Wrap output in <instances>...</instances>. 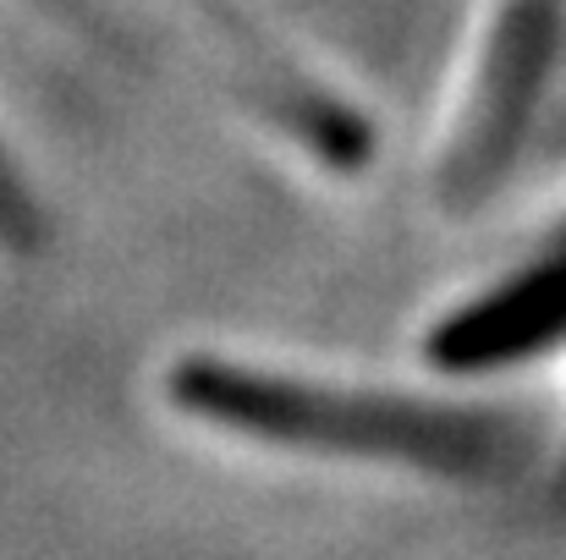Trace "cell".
Masks as SVG:
<instances>
[{"instance_id": "6da1fadb", "label": "cell", "mask_w": 566, "mask_h": 560, "mask_svg": "<svg viewBox=\"0 0 566 560\" xmlns=\"http://www.w3.org/2000/svg\"><path fill=\"white\" fill-rule=\"evenodd\" d=\"M111 44L198 88L237 133L292 171L353 177L369 127L347 88L248 0H61Z\"/></svg>"}, {"instance_id": "7a4b0ae2", "label": "cell", "mask_w": 566, "mask_h": 560, "mask_svg": "<svg viewBox=\"0 0 566 560\" xmlns=\"http://www.w3.org/2000/svg\"><path fill=\"white\" fill-rule=\"evenodd\" d=\"M566 0H479L429 127V177L446 198H468L490 182L534 105L551 61L556 11Z\"/></svg>"}]
</instances>
